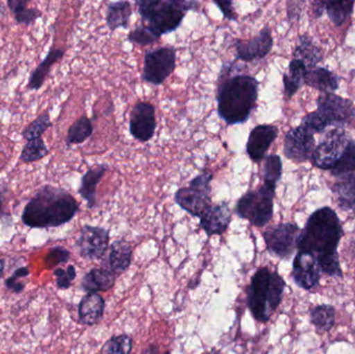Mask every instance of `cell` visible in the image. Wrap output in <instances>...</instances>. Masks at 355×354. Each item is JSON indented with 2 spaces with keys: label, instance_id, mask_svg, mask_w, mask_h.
I'll list each match as a JSON object with an SVG mask.
<instances>
[{
  "label": "cell",
  "instance_id": "23",
  "mask_svg": "<svg viewBox=\"0 0 355 354\" xmlns=\"http://www.w3.org/2000/svg\"><path fill=\"white\" fill-rule=\"evenodd\" d=\"M294 60H302L308 70L316 68L317 64L322 60L323 52L320 47L315 44L310 35H300L293 52Z\"/></svg>",
  "mask_w": 355,
  "mask_h": 354
},
{
  "label": "cell",
  "instance_id": "40",
  "mask_svg": "<svg viewBox=\"0 0 355 354\" xmlns=\"http://www.w3.org/2000/svg\"><path fill=\"white\" fill-rule=\"evenodd\" d=\"M54 276L56 278V286L58 289H69L72 285L73 281L76 278V269L74 266L70 265L67 267V269L62 268H56L54 270Z\"/></svg>",
  "mask_w": 355,
  "mask_h": 354
},
{
  "label": "cell",
  "instance_id": "26",
  "mask_svg": "<svg viewBox=\"0 0 355 354\" xmlns=\"http://www.w3.org/2000/svg\"><path fill=\"white\" fill-rule=\"evenodd\" d=\"M132 258V249L125 240H116L110 247L108 256V269L116 276L123 274L128 269Z\"/></svg>",
  "mask_w": 355,
  "mask_h": 354
},
{
  "label": "cell",
  "instance_id": "3",
  "mask_svg": "<svg viewBox=\"0 0 355 354\" xmlns=\"http://www.w3.org/2000/svg\"><path fill=\"white\" fill-rule=\"evenodd\" d=\"M78 211V202L67 189L46 184L27 202L21 220L31 229L58 228L70 222Z\"/></svg>",
  "mask_w": 355,
  "mask_h": 354
},
{
  "label": "cell",
  "instance_id": "38",
  "mask_svg": "<svg viewBox=\"0 0 355 354\" xmlns=\"http://www.w3.org/2000/svg\"><path fill=\"white\" fill-rule=\"evenodd\" d=\"M302 127L306 129V130L312 132L313 134L315 133H322L327 130V127L329 126V122L325 120L324 116L319 112H313L311 114H306L300 123Z\"/></svg>",
  "mask_w": 355,
  "mask_h": 354
},
{
  "label": "cell",
  "instance_id": "50",
  "mask_svg": "<svg viewBox=\"0 0 355 354\" xmlns=\"http://www.w3.org/2000/svg\"><path fill=\"white\" fill-rule=\"evenodd\" d=\"M204 354H221V353H219V351H209V353H204Z\"/></svg>",
  "mask_w": 355,
  "mask_h": 354
},
{
  "label": "cell",
  "instance_id": "41",
  "mask_svg": "<svg viewBox=\"0 0 355 354\" xmlns=\"http://www.w3.org/2000/svg\"><path fill=\"white\" fill-rule=\"evenodd\" d=\"M29 276V270L26 266H22V267L18 268L8 280L6 281V287L8 290L12 292L18 293L22 292L25 288V284L22 282H19L20 278H26Z\"/></svg>",
  "mask_w": 355,
  "mask_h": 354
},
{
  "label": "cell",
  "instance_id": "6",
  "mask_svg": "<svg viewBox=\"0 0 355 354\" xmlns=\"http://www.w3.org/2000/svg\"><path fill=\"white\" fill-rule=\"evenodd\" d=\"M275 197V191L262 185L244 193L236 203L234 211L252 226L263 228L272 220Z\"/></svg>",
  "mask_w": 355,
  "mask_h": 354
},
{
  "label": "cell",
  "instance_id": "4",
  "mask_svg": "<svg viewBox=\"0 0 355 354\" xmlns=\"http://www.w3.org/2000/svg\"><path fill=\"white\" fill-rule=\"evenodd\" d=\"M285 287V281L277 272L268 267L257 270L246 290L248 309L257 321L270 319L282 303Z\"/></svg>",
  "mask_w": 355,
  "mask_h": 354
},
{
  "label": "cell",
  "instance_id": "29",
  "mask_svg": "<svg viewBox=\"0 0 355 354\" xmlns=\"http://www.w3.org/2000/svg\"><path fill=\"white\" fill-rule=\"evenodd\" d=\"M31 0H8L6 4L19 25L31 26L42 18V12L37 8H29Z\"/></svg>",
  "mask_w": 355,
  "mask_h": 354
},
{
  "label": "cell",
  "instance_id": "34",
  "mask_svg": "<svg viewBox=\"0 0 355 354\" xmlns=\"http://www.w3.org/2000/svg\"><path fill=\"white\" fill-rule=\"evenodd\" d=\"M354 1H325V10L336 26H341L354 12Z\"/></svg>",
  "mask_w": 355,
  "mask_h": 354
},
{
  "label": "cell",
  "instance_id": "16",
  "mask_svg": "<svg viewBox=\"0 0 355 354\" xmlns=\"http://www.w3.org/2000/svg\"><path fill=\"white\" fill-rule=\"evenodd\" d=\"M279 136V128L275 125H258L252 129L246 143V154L254 163L263 161L267 152Z\"/></svg>",
  "mask_w": 355,
  "mask_h": 354
},
{
  "label": "cell",
  "instance_id": "18",
  "mask_svg": "<svg viewBox=\"0 0 355 354\" xmlns=\"http://www.w3.org/2000/svg\"><path fill=\"white\" fill-rule=\"evenodd\" d=\"M232 220V211L227 202L213 204L200 218V227L209 237L221 235L227 230Z\"/></svg>",
  "mask_w": 355,
  "mask_h": 354
},
{
  "label": "cell",
  "instance_id": "36",
  "mask_svg": "<svg viewBox=\"0 0 355 354\" xmlns=\"http://www.w3.org/2000/svg\"><path fill=\"white\" fill-rule=\"evenodd\" d=\"M334 177L347 176V175L355 174V141L354 139L348 143L345 152L339 162L336 164L335 168L331 170Z\"/></svg>",
  "mask_w": 355,
  "mask_h": 354
},
{
  "label": "cell",
  "instance_id": "11",
  "mask_svg": "<svg viewBox=\"0 0 355 354\" xmlns=\"http://www.w3.org/2000/svg\"><path fill=\"white\" fill-rule=\"evenodd\" d=\"M300 227L293 222H285L277 226L271 227L265 231V243L269 253L281 259H288L293 255L297 249L298 237H300Z\"/></svg>",
  "mask_w": 355,
  "mask_h": 354
},
{
  "label": "cell",
  "instance_id": "49",
  "mask_svg": "<svg viewBox=\"0 0 355 354\" xmlns=\"http://www.w3.org/2000/svg\"><path fill=\"white\" fill-rule=\"evenodd\" d=\"M0 12H1L2 15H6V10H4L3 8V2L0 1Z\"/></svg>",
  "mask_w": 355,
  "mask_h": 354
},
{
  "label": "cell",
  "instance_id": "20",
  "mask_svg": "<svg viewBox=\"0 0 355 354\" xmlns=\"http://www.w3.org/2000/svg\"><path fill=\"white\" fill-rule=\"evenodd\" d=\"M107 170L106 164H97L89 168L81 177L80 186L77 193L87 202L89 209H94L97 206V187Z\"/></svg>",
  "mask_w": 355,
  "mask_h": 354
},
{
  "label": "cell",
  "instance_id": "32",
  "mask_svg": "<svg viewBox=\"0 0 355 354\" xmlns=\"http://www.w3.org/2000/svg\"><path fill=\"white\" fill-rule=\"evenodd\" d=\"M49 149H48L43 137L31 139L23 145L22 151H21L20 156H19V160L23 163L31 164L44 159L49 155Z\"/></svg>",
  "mask_w": 355,
  "mask_h": 354
},
{
  "label": "cell",
  "instance_id": "1",
  "mask_svg": "<svg viewBox=\"0 0 355 354\" xmlns=\"http://www.w3.org/2000/svg\"><path fill=\"white\" fill-rule=\"evenodd\" d=\"M245 67L237 60L225 62L217 79V114L229 126L248 122L258 102L260 82L242 72Z\"/></svg>",
  "mask_w": 355,
  "mask_h": 354
},
{
  "label": "cell",
  "instance_id": "39",
  "mask_svg": "<svg viewBox=\"0 0 355 354\" xmlns=\"http://www.w3.org/2000/svg\"><path fill=\"white\" fill-rule=\"evenodd\" d=\"M128 39L131 43L137 44V45L147 46L152 45V44L159 41V37L154 35L149 28L141 24L139 26H137V28L130 31V33L128 35Z\"/></svg>",
  "mask_w": 355,
  "mask_h": 354
},
{
  "label": "cell",
  "instance_id": "15",
  "mask_svg": "<svg viewBox=\"0 0 355 354\" xmlns=\"http://www.w3.org/2000/svg\"><path fill=\"white\" fill-rule=\"evenodd\" d=\"M273 47V37L268 25L263 27L257 37L250 39H236V60L237 62H250L262 60L270 53Z\"/></svg>",
  "mask_w": 355,
  "mask_h": 354
},
{
  "label": "cell",
  "instance_id": "33",
  "mask_svg": "<svg viewBox=\"0 0 355 354\" xmlns=\"http://www.w3.org/2000/svg\"><path fill=\"white\" fill-rule=\"evenodd\" d=\"M311 321L320 332H329L335 326V309L329 305L317 306L311 311Z\"/></svg>",
  "mask_w": 355,
  "mask_h": 354
},
{
  "label": "cell",
  "instance_id": "47",
  "mask_svg": "<svg viewBox=\"0 0 355 354\" xmlns=\"http://www.w3.org/2000/svg\"><path fill=\"white\" fill-rule=\"evenodd\" d=\"M141 354H171L170 353H162L157 345H149Z\"/></svg>",
  "mask_w": 355,
  "mask_h": 354
},
{
  "label": "cell",
  "instance_id": "44",
  "mask_svg": "<svg viewBox=\"0 0 355 354\" xmlns=\"http://www.w3.org/2000/svg\"><path fill=\"white\" fill-rule=\"evenodd\" d=\"M304 2L300 1H289L287 3V12L289 20H294V19L300 18V12H302V8L300 6L304 4Z\"/></svg>",
  "mask_w": 355,
  "mask_h": 354
},
{
  "label": "cell",
  "instance_id": "27",
  "mask_svg": "<svg viewBox=\"0 0 355 354\" xmlns=\"http://www.w3.org/2000/svg\"><path fill=\"white\" fill-rule=\"evenodd\" d=\"M308 71V68L302 60L293 58L290 62L288 71L283 76L284 91L288 99H291L297 93L298 89L304 85Z\"/></svg>",
  "mask_w": 355,
  "mask_h": 354
},
{
  "label": "cell",
  "instance_id": "2",
  "mask_svg": "<svg viewBox=\"0 0 355 354\" xmlns=\"http://www.w3.org/2000/svg\"><path fill=\"white\" fill-rule=\"evenodd\" d=\"M344 231L341 220L331 207H322L311 214L297 241L298 251L316 258L321 270L327 276L342 278L340 265V241Z\"/></svg>",
  "mask_w": 355,
  "mask_h": 354
},
{
  "label": "cell",
  "instance_id": "14",
  "mask_svg": "<svg viewBox=\"0 0 355 354\" xmlns=\"http://www.w3.org/2000/svg\"><path fill=\"white\" fill-rule=\"evenodd\" d=\"M157 128L155 107L149 102H137L129 120V132L133 139L147 143L153 139Z\"/></svg>",
  "mask_w": 355,
  "mask_h": 354
},
{
  "label": "cell",
  "instance_id": "9",
  "mask_svg": "<svg viewBox=\"0 0 355 354\" xmlns=\"http://www.w3.org/2000/svg\"><path fill=\"white\" fill-rule=\"evenodd\" d=\"M177 49L164 46L148 50L144 60L141 78L149 85H162L176 70Z\"/></svg>",
  "mask_w": 355,
  "mask_h": 354
},
{
  "label": "cell",
  "instance_id": "12",
  "mask_svg": "<svg viewBox=\"0 0 355 354\" xmlns=\"http://www.w3.org/2000/svg\"><path fill=\"white\" fill-rule=\"evenodd\" d=\"M316 143L312 132L302 125L290 129L284 139V155L292 161L302 163L312 158Z\"/></svg>",
  "mask_w": 355,
  "mask_h": 354
},
{
  "label": "cell",
  "instance_id": "19",
  "mask_svg": "<svg viewBox=\"0 0 355 354\" xmlns=\"http://www.w3.org/2000/svg\"><path fill=\"white\" fill-rule=\"evenodd\" d=\"M64 54H66V50L64 48L54 47L52 45L43 60L37 64L35 70L31 71L27 81V89L29 91H40L43 87L46 79L49 76L52 67L60 62L64 58Z\"/></svg>",
  "mask_w": 355,
  "mask_h": 354
},
{
  "label": "cell",
  "instance_id": "42",
  "mask_svg": "<svg viewBox=\"0 0 355 354\" xmlns=\"http://www.w3.org/2000/svg\"><path fill=\"white\" fill-rule=\"evenodd\" d=\"M70 258V253L62 247H53L48 253L45 259V264L48 268L55 267L58 264L66 263Z\"/></svg>",
  "mask_w": 355,
  "mask_h": 354
},
{
  "label": "cell",
  "instance_id": "35",
  "mask_svg": "<svg viewBox=\"0 0 355 354\" xmlns=\"http://www.w3.org/2000/svg\"><path fill=\"white\" fill-rule=\"evenodd\" d=\"M52 125L53 124L50 118L49 110H46L21 131V136L26 141H31V139H41L43 137L44 133L51 128Z\"/></svg>",
  "mask_w": 355,
  "mask_h": 354
},
{
  "label": "cell",
  "instance_id": "45",
  "mask_svg": "<svg viewBox=\"0 0 355 354\" xmlns=\"http://www.w3.org/2000/svg\"><path fill=\"white\" fill-rule=\"evenodd\" d=\"M8 193V186L6 184L0 183V216L4 215V203H6V195Z\"/></svg>",
  "mask_w": 355,
  "mask_h": 354
},
{
  "label": "cell",
  "instance_id": "24",
  "mask_svg": "<svg viewBox=\"0 0 355 354\" xmlns=\"http://www.w3.org/2000/svg\"><path fill=\"white\" fill-rule=\"evenodd\" d=\"M331 189L343 211H355V174L340 177Z\"/></svg>",
  "mask_w": 355,
  "mask_h": 354
},
{
  "label": "cell",
  "instance_id": "28",
  "mask_svg": "<svg viewBox=\"0 0 355 354\" xmlns=\"http://www.w3.org/2000/svg\"><path fill=\"white\" fill-rule=\"evenodd\" d=\"M132 8L128 1H116L108 4L106 10V23L110 31L127 29L130 24Z\"/></svg>",
  "mask_w": 355,
  "mask_h": 354
},
{
  "label": "cell",
  "instance_id": "13",
  "mask_svg": "<svg viewBox=\"0 0 355 354\" xmlns=\"http://www.w3.org/2000/svg\"><path fill=\"white\" fill-rule=\"evenodd\" d=\"M110 245V232L101 227L85 224L79 233L76 249L81 257L97 260L103 257Z\"/></svg>",
  "mask_w": 355,
  "mask_h": 354
},
{
  "label": "cell",
  "instance_id": "17",
  "mask_svg": "<svg viewBox=\"0 0 355 354\" xmlns=\"http://www.w3.org/2000/svg\"><path fill=\"white\" fill-rule=\"evenodd\" d=\"M322 270L314 256L304 251H298L293 262L292 278L300 288L312 290L317 287L321 278Z\"/></svg>",
  "mask_w": 355,
  "mask_h": 354
},
{
  "label": "cell",
  "instance_id": "10",
  "mask_svg": "<svg viewBox=\"0 0 355 354\" xmlns=\"http://www.w3.org/2000/svg\"><path fill=\"white\" fill-rule=\"evenodd\" d=\"M317 112L324 116L329 126L338 128L354 124L355 121L354 104L336 94H321L317 99Z\"/></svg>",
  "mask_w": 355,
  "mask_h": 354
},
{
  "label": "cell",
  "instance_id": "46",
  "mask_svg": "<svg viewBox=\"0 0 355 354\" xmlns=\"http://www.w3.org/2000/svg\"><path fill=\"white\" fill-rule=\"evenodd\" d=\"M313 6H314L315 17L320 18L325 10V1H315L313 2Z\"/></svg>",
  "mask_w": 355,
  "mask_h": 354
},
{
  "label": "cell",
  "instance_id": "25",
  "mask_svg": "<svg viewBox=\"0 0 355 354\" xmlns=\"http://www.w3.org/2000/svg\"><path fill=\"white\" fill-rule=\"evenodd\" d=\"M116 276L108 268H94L83 276L81 286L87 293L107 291L114 287Z\"/></svg>",
  "mask_w": 355,
  "mask_h": 354
},
{
  "label": "cell",
  "instance_id": "43",
  "mask_svg": "<svg viewBox=\"0 0 355 354\" xmlns=\"http://www.w3.org/2000/svg\"><path fill=\"white\" fill-rule=\"evenodd\" d=\"M213 3L218 6L225 19L229 21H237L238 15L235 10H234L233 1H231V0H227V1H213Z\"/></svg>",
  "mask_w": 355,
  "mask_h": 354
},
{
  "label": "cell",
  "instance_id": "22",
  "mask_svg": "<svg viewBox=\"0 0 355 354\" xmlns=\"http://www.w3.org/2000/svg\"><path fill=\"white\" fill-rule=\"evenodd\" d=\"M304 85L322 94H335L339 89V77L329 69L316 67L308 71Z\"/></svg>",
  "mask_w": 355,
  "mask_h": 354
},
{
  "label": "cell",
  "instance_id": "8",
  "mask_svg": "<svg viewBox=\"0 0 355 354\" xmlns=\"http://www.w3.org/2000/svg\"><path fill=\"white\" fill-rule=\"evenodd\" d=\"M352 139L344 128L334 127L331 130L327 131L313 152L311 158L313 166L331 172L339 162Z\"/></svg>",
  "mask_w": 355,
  "mask_h": 354
},
{
  "label": "cell",
  "instance_id": "31",
  "mask_svg": "<svg viewBox=\"0 0 355 354\" xmlns=\"http://www.w3.org/2000/svg\"><path fill=\"white\" fill-rule=\"evenodd\" d=\"M93 132V122L91 118L83 114L69 128L66 137L67 145L71 147V145H81L92 136Z\"/></svg>",
  "mask_w": 355,
  "mask_h": 354
},
{
  "label": "cell",
  "instance_id": "7",
  "mask_svg": "<svg viewBox=\"0 0 355 354\" xmlns=\"http://www.w3.org/2000/svg\"><path fill=\"white\" fill-rule=\"evenodd\" d=\"M213 174L208 170H202L198 176L190 181L189 186L179 188L175 193V202L184 211L194 218H202L205 212L213 205Z\"/></svg>",
  "mask_w": 355,
  "mask_h": 354
},
{
  "label": "cell",
  "instance_id": "37",
  "mask_svg": "<svg viewBox=\"0 0 355 354\" xmlns=\"http://www.w3.org/2000/svg\"><path fill=\"white\" fill-rule=\"evenodd\" d=\"M132 340L126 335L112 337L102 348L101 354H131Z\"/></svg>",
  "mask_w": 355,
  "mask_h": 354
},
{
  "label": "cell",
  "instance_id": "5",
  "mask_svg": "<svg viewBox=\"0 0 355 354\" xmlns=\"http://www.w3.org/2000/svg\"><path fill=\"white\" fill-rule=\"evenodd\" d=\"M141 25L158 37L179 28L189 10H198V1L186 0H137L135 1Z\"/></svg>",
  "mask_w": 355,
  "mask_h": 354
},
{
  "label": "cell",
  "instance_id": "21",
  "mask_svg": "<svg viewBox=\"0 0 355 354\" xmlns=\"http://www.w3.org/2000/svg\"><path fill=\"white\" fill-rule=\"evenodd\" d=\"M105 301L98 293H87L78 307L79 321L85 326H95L99 324L104 315Z\"/></svg>",
  "mask_w": 355,
  "mask_h": 354
},
{
  "label": "cell",
  "instance_id": "48",
  "mask_svg": "<svg viewBox=\"0 0 355 354\" xmlns=\"http://www.w3.org/2000/svg\"><path fill=\"white\" fill-rule=\"evenodd\" d=\"M4 260L0 259V278L3 276Z\"/></svg>",
  "mask_w": 355,
  "mask_h": 354
},
{
  "label": "cell",
  "instance_id": "30",
  "mask_svg": "<svg viewBox=\"0 0 355 354\" xmlns=\"http://www.w3.org/2000/svg\"><path fill=\"white\" fill-rule=\"evenodd\" d=\"M282 175H283L282 158L275 154L266 156L263 164V185L272 191H277V183L281 180Z\"/></svg>",
  "mask_w": 355,
  "mask_h": 354
}]
</instances>
